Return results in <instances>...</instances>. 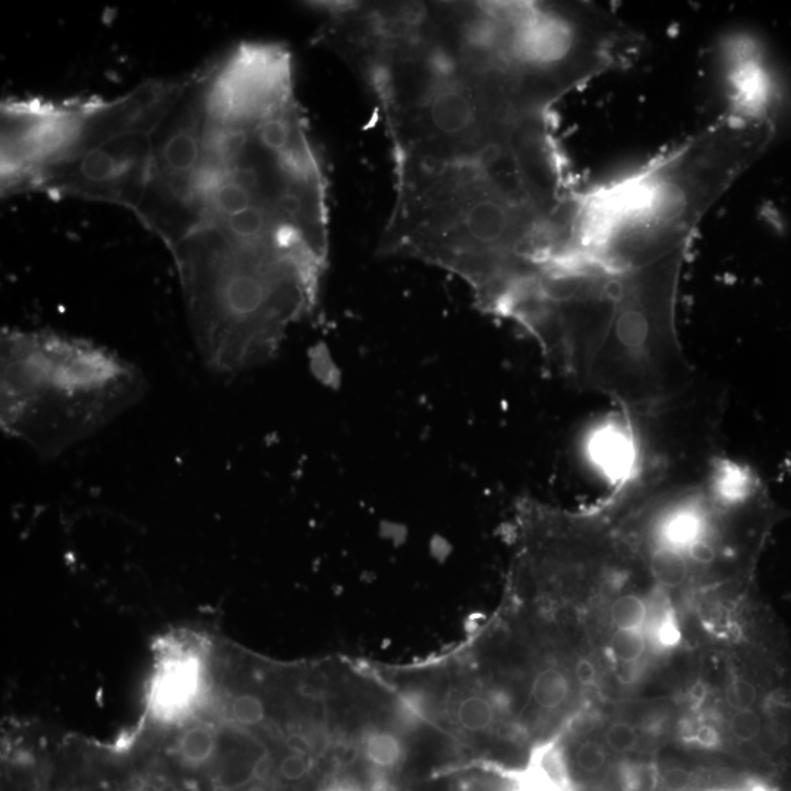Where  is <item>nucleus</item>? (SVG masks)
Returning <instances> with one entry per match:
<instances>
[{
    "instance_id": "21",
    "label": "nucleus",
    "mask_w": 791,
    "mask_h": 791,
    "mask_svg": "<svg viewBox=\"0 0 791 791\" xmlns=\"http://www.w3.org/2000/svg\"><path fill=\"white\" fill-rule=\"evenodd\" d=\"M157 791H178V789H176V787L173 786V784L167 783V784H163V786L160 787V789Z\"/></svg>"
},
{
    "instance_id": "20",
    "label": "nucleus",
    "mask_w": 791,
    "mask_h": 791,
    "mask_svg": "<svg viewBox=\"0 0 791 791\" xmlns=\"http://www.w3.org/2000/svg\"><path fill=\"white\" fill-rule=\"evenodd\" d=\"M126 789H128V791H144L146 790V783H144L140 775H135V777H132L131 780L128 781V784H126Z\"/></svg>"
},
{
    "instance_id": "9",
    "label": "nucleus",
    "mask_w": 791,
    "mask_h": 791,
    "mask_svg": "<svg viewBox=\"0 0 791 791\" xmlns=\"http://www.w3.org/2000/svg\"><path fill=\"white\" fill-rule=\"evenodd\" d=\"M648 638L644 630H622L611 636L610 652L619 663L633 664L645 654Z\"/></svg>"
},
{
    "instance_id": "6",
    "label": "nucleus",
    "mask_w": 791,
    "mask_h": 791,
    "mask_svg": "<svg viewBox=\"0 0 791 791\" xmlns=\"http://www.w3.org/2000/svg\"><path fill=\"white\" fill-rule=\"evenodd\" d=\"M359 750L368 764L381 771H392L405 756L402 740L393 731L370 729L362 734Z\"/></svg>"
},
{
    "instance_id": "18",
    "label": "nucleus",
    "mask_w": 791,
    "mask_h": 791,
    "mask_svg": "<svg viewBox=\"0 0 791 791\" xmlns=\"http://www.w3.org/2000/svg\"><path fill=\"white\" fill-rule=\"evenodd\" d=\"M576 680L583 686H591L597 682V670H595L594 663L589 661L588 658H582L575 664Z\"/></svg>"
},
{
    "instance_id": "14",
    "label": "nucleus",
    "mask_w": 791,
    "mask_h": 791,
    "mask_svg": "<svg viewBox=\"0 0 791 791\" xmlns=\"http://www.w3.org/2000/svg\"><path fill=\"white\" fill-rule=\"evenodd\" d=\"M232 715L244 726H257L266 718L263 701L254 695H242L233 701Z\"/></svg>"
},
{
    "instance_id": "16",
    "label": "nucleus",
    "mask_w": 791,
    "mask_h": 791,
    "mask_svg": "<svg viewBox=\"0 0 791 791\" xmlns=\"http://www.w3.org/2000/svg\"><path fill=\"white\" fill-rule=\"evenodd\" d=\"M731 699L737 708H755L758 702V687L749 679L734 680L730 689Z\"/></svg>"
},
{
    "instance_id": "10",
    "label": "nucleus",
    "mask_w": 791,
    "mask_h": 791,
    "mask_svg": "<svg viewBox=\"0 0 791 791\" xmlns=\"http://www.w3.org/2000/svg\"><path fill=\"white\" fill-rule=\"evenodd\" d=\"M214 748H216L214 734L206 727H195L182 737L179 752L189 764L200 765L209 761Z\"/></svg>"
},
{
    "instance_id": "15",
    "label": "nucleus",
    "mask_w": 791,
    "mask_h": 791,
    "mask_svg": "<svg viewBox=\"0 0 791 791\" xmlns=\"http://www.w3.org/2000/svg\"><path fill=\"white\" fill-rule=\"evenodd\" d=\"M310 768L311 764L310 761H308L307 755L296 752L285 756L279 765L280 775L288 781L304 780L308 772H310Z\"/></svg>"
},
{
    "instance_id": "1",
    "label": "nucleus",
    "mask_w": 791,
    "mask_h": 791,
    "mask_svg": "<svg viewBox=\"0 0 791 791\" xmlns=\"http://www.w3.org/2000/svg\"><path fill=\"white\" fill-rule=\"evenodd\" d=\"M132 213L175 261L206 364L271 361L314 313L330 245L326 172L283 44L244 42L179 78Z\"/></svg>"
},
{
    "instance_id": "12",
    "label": "nucleus",
    "mask_w": 791,
    "mask_h": 791,
    "mask_svg": "<svg viewBox=\"0 0 791 791\" xmlns=\"http://www.w3.org/2000/svg\"><path fill=\"white\" fill-rule=\"evenodd\" d=\"M604 743L608 750L620 755L635 752L641 743V736L632 724L617 721L611 724L604 734Z\"/></svg>"
},
{
    "instance_id": "3",
    "label": "nucleus",
    "mask_w": 791,
    "mask_h": 791,
    "mask_svg": "<svg viewBox=\"0 0 791 791\" xmlns=\"http://www.w3.org/2000/svg\"><path fill=\"white\" fill-rule=\"evenodd\" d=\"M178 87L179 80H151L113 99L3 100V197L43 194L134 210L154 131Z\"/></svg>"
},
{
    "instance_id": "8",
    "label": "nucleus",
    "mask_w": 791,
    "mask_h": 791,
    "mask_svg": "<svg viewBox=\"0 0 791 791\" xmlns=\"http://www.w3.org/2000/svg\"><path fill=\"white\" fill-rule=\"evenodd\" d=\"M610 616L617 629L645 632L649 616L648 600L635 592H626L611 604Z\"/></svg>"
},
{
    "instance_id": "2",
    "label": "nucleus",
    "mask_w": 791,
    "mask_h": 791,
    "mask_svg": "<svg viewBox=\"0 0 791 791\" xmlns=\"http://www.w3.org/2000/svg\"><path fill=\"white\" fill-rule=\"evenodd\" d=\"M740 175L729 141L704 131L641 169L576 189L535 277L652 395L696 381L677 323L680 279L696 230Z\"/></svg>"
},
{
    "instance_id": "24",
    "label": "nucleus",
    "mask_w": 791,
    "mask_h": 791,
    "mask_svg": "<svg viewBox=\"0 0 791 791\" xmlns=\"http://www.w3.org/2000/svg\"><path fill=\"white\" fill-rule=\"evenodd\" d=\"M248 791H267V790L264 789V787H261V786H254V787H251V789L248 790Z\"/></svg>"
},
{
    "instance_id": "7",
    "label": "nucleus",
    "mask_w": 791,
    "mask_h": 791,
    "mask_svg": "<svg viewBox=\"0 0 791 791\" xmlns=\"http://www.w3.org/2000/svg\"><path fill=\"white\" fill-rule=\"evenodd\" d=\"M569 677L559 667H544L535 674L531 683V699L541 711L554 712L570 698Z\"/></svg>"
},
{
    "instance_id": "4",
    "label": "nucleus",
    "mask_w": 791,
    "mask_h": 791,
    "mask_svg": "<svg viewBox=\"0 0 791 791\" xmlns=\"http://www.w3.org/2000/svg\"><path fill=\"white\" fill-rule=\"evenodd\" d=\"M144 392L141 371L110 349L43 330L2 334L0 422L42 458L93 437Z\"/></svg>"
},
{
    "instance_id": "5",
    "label": "nucleus",
    "mask_w": 791,
    "mask_h": 791,
    "mask_svg": "<svg viewBox=\"0 0 791 791\" xmlns=\"http://www.w3.org/2000/svg\"><path fill=\"white\" fill-rule=\"evenodd\" d=\"M449 717L453 727L466 736H479L488 733L497 724V704L484 690L463 689L453 696L449 707Z\"/></svg>"
},
{
    "instance_id": "22",
    "label": "nucleus",
    "mask_w": 791,
    "mask_h": 791,
    "mask_svg": "<svg viewBox=\"0 0 791 791\" xmlns=\"http://www.w3.org/2000/svg\"><path fill=\"white\" fill-rule=\"evenodd\" d=\"M213 791H230L228 787L222 786V784H217V786L213 787Z\"/></svg>"
},
{
    "instance_id": "23",
    "label": "nucleus",
    "mask_w": 791,
    "mask_h": 791,
    "mask_svg": "<svg viewBox=\"0 0 791 791\" xmlns=\"http://www.w3.org/2000/svg\"><path fill=\"white\" fill-rule=\"evenodd\" d=\"M462 791H485V790L481 789V787L478 786H472V787H466V789H463Z\"/></svg>"
},
{
    "instance_id": "13",
    "label": "nucleus",
    "mask_w": 791,
    "mask_h": 791,
    "mask_svg": "<svg viewBox=\"0 0 791 791\" xmlns=\"http://www.w3.org/2000/svg\"><path fill=\"white\" fill-rule=\"evenodd\" d=\"M730 733L742 743H750L761 736L762 721L755 708H737L729 721Z\"/></svg>"
},
{
    "instance_id": "19",
    "label": "nucleus",
    "mask_w": 791,
    "mask_h": 791,
    "mask_svg": "<svg viewBox=\"0 0 791 791\" xmlns=\"http://www.w3.org/2000/svg\"><path fill=\"white\" fill-rule=\"evenodd\" d=\"M317 791H362V789L358 784L352 783V781L339 780L326 784V786L320 787Z\"/></svg>"
},
{
    "instance_id": "17",
    "label": "nucleus",
    "mask_w": 791,
    "mask_h": 791,
    "mask_svg": "<svg viewBox=\"0 0 791 791\" xmlns=\"http://www.w3.org/2000/svg\"><path fill=\"white\" fill-rule=\"evenodd\" d=\"M690 772L683 770V768L671 767L661 772V781H663L664 789L674 791H686L690 786Z\"/></svg>"
},
{
    "instance_id": "25",
    "label": "nucleus",
    "mask_w": 791,
    "mask_h": 791,
    "mask_svg": "<svg viewBox=\"0 0 791 791\" xmlns=\"http://www.w3.org/2000/svg\"><path fill=\"white\" fill-rule=\"evenodd\" d=\"M661 791H674V790L663 789V790H661Z\"/></svg>"
},
{
    "instance_id": "11",
    "label": "nucleus",
    "mask_w": 791,
    "mask_h": 791,
    "mask_svg": "<svg viewBox=\"0 0 791 791\" xmlns=\"http://www.w3.org/2000/svg\"><path fill=\"white\" fill-rule=\"evenodd\" d=\"M575 767L583 775L595 777L605 770L608 764V749L605 743L597 740H583L573 753Z\"/></svg>"
}]
</instances>
